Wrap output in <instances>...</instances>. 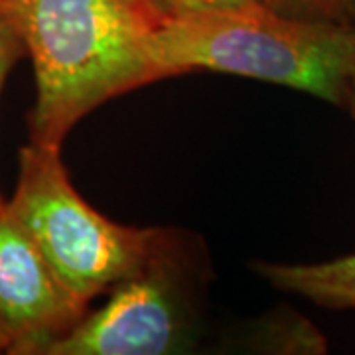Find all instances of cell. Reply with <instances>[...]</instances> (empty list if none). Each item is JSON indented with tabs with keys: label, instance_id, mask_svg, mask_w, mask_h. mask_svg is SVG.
<instances>
[{
	"label": "cell",
	"instance_id": "3",
	"mask_svg": "<svg viewBox=\"0 0 355 355\" xmlns=\"http://www.w3.org/2000/svg\"><path fill=\"white\" fill-rule=\"evenodd\" d=\"M62 146L30 142L8 209L64 280L89 304L148 263L166 229L128 227L101 216L73 188Z\"/></svg>",
	"mask_w": 355,
	"mask_h": 355
},
{
	"label": "cell",
	"instance_id": "4",
	"mask_svg": "<svg viewBox=\"0 0 355 355\" xmlns=\"http://www.w3.org/2000/svg\"><path fill=\"white\" fill-rule=\"evenodd\" d=\"M188 253L172 231L132 277L109 292L46 355H164L188 343L196 308Z\"/></svg>",
	"mask_w": 355,
	"mask_h": 355
},
{
	"label": "cell",
	"instance_id": "12",
	"mask_svg": "<svg viewBox=\"0 0 355 355\" xmlns=\"http://www.w3.org/2000/svg\"><path fill=\"white\" fill-rule=\"evenodd\" d=\"M8 347H10V338H8V331L4 330L2 322H0V354L6 352L8 354Z\"/></svg>",
	"mask_w": 355,
	"mask_h": 355
},
{
	"label": "cell",
	"instance_id": "10",
	"mask_svg": "<svg viewBox=\"0 0 355 355\" xmlns=\"http://www.w3.org/2000/svg\"><path fill=\"white\" fill-rule=\"evenodd\" d=\"M154 6V10L160 14L162 20L168 18H182L190 14L209 12L219 8H231V6H241L254 0H148Z\"/></svg>",
	"mask_w": 355,
	"mask_h": 355
},
{
	"label": "cell",
	"instance_id": "7",
	"mask_svg": "<svg viewBox=\"0 0 355 355\" xmlns=\"http://www.w3.org/2000/svg\"><path fill=\"white\" fill-rule=\"evenodd\" d=\"M268 340L265 345L270 352L282 354H324L328 343L314 324L291 312L288 316H275L265 330Z\"/></svg>",
	"mask_w": 355,
	"mask_h": 355
},
{
	"label": "cell",
	"instance_id": "8",
	"mask_svg": "<svg viewBox=\"0 0 355 355\" xmlns=\"http://www.w3.org/2000/svg\"><path fill=\"white\" fill-rule=\"evenodd\" d=\"M266 8L308 22L355 26V0H259Z\"/></svg>",
	"mask_w": 355,
	"mask_h": 355
},
{
	"label": "cell",
	"instance_id": "11",
	"mask_svg": "<svg viewBox=\"0 0 355 355\" xmlns=\"http://www.w3.org/2000/svg\"><path fill=\"white\" fill-rule=\"evenodd\" d=\"M343 109L354 116L355 121V28H354V50H352V60H349V71H347V81H345V97H343Z\"/></svg>",
	"mask_w": 355,
	"mask_h": 355
},
{
	"label": "cell",
	"instance_id": "2",
	"mask_svg": "<svg viewBox=\"0 0 355 355\" xmlns=\"http://www.w3.org/2000/svg\"><path fill=\"white\" fill-rule=\"evenodd\" d=\"M354 28L282 16L254 0L162 20L150 55L162 79L209 69L298 89L342 107Z\"/></svg>",
	"mask_w": 355,
	"mask_h": 355
},
{
	"label": "cell",
	"instance_id": "9",
	"mask_svg": "<svg viewBox=\"0 0 355 355\" xmlns=\"http://www.w3.org/2000/svg\"><path fill=\"white\" fill-rule=\"evenodd\" d=\"M26 53L24 40L14 22L6 0H0V91L16 62ZM2 200V198H0Z\"/></svg>",
	"mask_w": 355,
	"mask_h": 355
},
{
	"label": "cell",
	"instance_id": "5",
	"mask_svg": "<svg viewBox=\"0 0 355 355\" xmlns=\"http://www.w3.org/2000/svg\"><path fill=\"white\" fill-rule=\"evenodd\" d=\"M0 200V322L14 355H46L87 314Z\"/></svg>",
	"mask_w": 355,
	"mask_h": 355
},
{
	"label": "cell",
	"instance_id": "6",
	"mask_svg": "<svg viewBox=\"0 0 355 355\" xmlns=\"http://www.w3.org/2000/svg\"><path fill=\"white\" fill-rule=\"evenodd\" d=\"M275 288L334 310L355 308V254L318 265H259Z\"/></svg>",
	"mask_w": 355,
	"mask_h": 355
},
{
	"label": "cell",
	"instance_id": "1",
	"mask_svg": "<svg viewBox=\"0 0 355 355\" xmlns=\"http://www.w3.org/2000/svg\"><path fill=\"white\" fill-rule=\"evenodd\" d=\"M36 73L30 142L62 146L77 123L119 95L160 81L148 0H6Z\"/></svg>",
	"mask_w": 355,
	"mask_h": 355
}]
</instances>
